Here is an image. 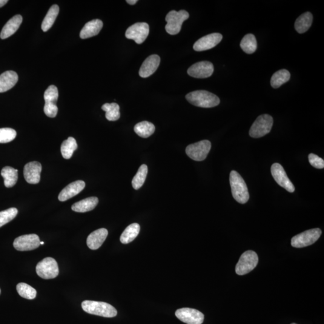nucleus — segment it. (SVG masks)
Returning <instances> with one entry per match:
<instances>
[{"mask_svg":"<svg viewBox=\"0 0 324 324\" xmlns=\"http://www.w3.org/2000/svg\"><path fill=\"white\" fill-rule=\"evenodd\" d=\"M188 101L197 107L210 108L216 107L220 99L214 94L205 90H197L189 93L186 96Z\"/></svg>","mask_w":324,"mask_h":324,"instance_id":"obj_1","label":"nucleus"},{"mask_svg":"<svg viewBox=\"0 0 324 324\" xmlns=\"http://www.w3.org/2000/svg\"><path fill=\"white\" fill-rule=\"evenodd\" d=\"M232 196L238 202L244 204L249 199L247 185L242 176L236 171H232L229 177Z\"/></svg>","mask_w":324,"mask_h":324,"instance_id":"obj_2","label":"nucleus"},{"mask_svg":"<svg viewBox=\"0 0 324 324\" xmlns=\"http://www.w3.org/2000/svg\"><path fill=\"white\" fill-rule=\"evenodd\" d=\"M82 308L89 314L105 318H113L117 315L116 309L105 302L85 300L82 303Z\"/></svg>","mask_w":324,"mask_h":324,"instance_id":"obj_3","label":"nucleus"},{"mask_svg":"<svg viewBox=\"0 0 324 324\" xmlns=\"http://www.w3.org/2000/svg\"><path fill=\"white\" fill-rule=\"evenodd\" d=\"M189 18L188 11L182 10L179 11L172 10L166 16L167 24L165 26L166 32L171 35H176L182 29L183 23Z\"/></svg>","mask_w":324,"mask_h":324,"instance_id":"obj_4","label":"nucleus"},{"mask_svg":"<svg viewBox=\"0 0 324 324\" xmlns=\"http://www.w3.org/2000/svg\"><path fill=\"white\" fill-rule=\"evenodd\" d=\"M273 125V117L268 114L261 115L252 125L249 134L254 138H259L270 132Z\"/></svg>","mask_w":324,"mask_h":324,"instance_id":"obj_5","label":"nucleus"},{"mask_svg":"<svg viewBox=\"0 0 324 324\" xmlns=\"http://www.w3.org/2000/svg\"><path fill=\"white\" fill-rule=\"evenodd\" d=\"M36 273L44 279H51L58 276L59 268L56 259L51 257L45 258L37 263Z\"/></svg>","mask_w":324,"mask_h":324,"instance_id":"obj_6","label":"nucleus"},{"mask_svg":"<svg viewBox=\"0 0 324 324\" xmlns=\"http://www.w3.org/2000/svg\"><path fill=\"white\" fill-rule=\"evenodd\" d=\"M321 234L322 231L320 228L309 229L292 238L291 245L292 247L296 248L307 247L316 242Z\"/></svg>","mask_w":324,"mask_h":324,"instance_id":"obj_7","label":"nucleus"},{"mask_svg":"<svg viewBox=\"0 0 324 324\" xmlns=\"http://www.w3.org/2000/svg\"><path fill=\"white\" fill-rule=\"evenodd\" d=\"M258 263V257L256 252L248 251L243 254L240 258L236 267V272L238 275L243 276L250 273L256 267Z\"/></svg>","mask_w":324,"mask_h":324,"instance_id":"obj_8","label":"nucleus"},{"mask_svg":"<svg viewBox=\"0 0 324 324\" xmlns=\"http://www.w3.org/2000/svg\"><path fill=\"white\" fill-rule=\"evenodd\" d=\"M211 148V142L208 140H203L188 145L186 153L191 159L200 162L206 158Z\"/></svg>","mask_w":324,"mask_h":324,"instance_id":"obj_9","label":"nucleus"},{"mask_svg":"<svg viewBox=\"0 0 324 324\" xmlns=\"http://www.w3.org/2000/svg\"><path fill=\"white\" fill-rule=\"evenodd\" d=\"M59 98L58 88L55 85H50L44 94L45 104L44 113L50 118H54L58 113V107L56 105Z\"/></svg>","mask_w":324,"mask_h":324,"instance_id":"obj_10","label":"nucleus"},{"mask_svg":"<svg viewBox=\"0 0 324 324\" xmlns=\"http://www.w3.org/2000/svg\"><path fill=\"white\" fill-rule=\"evenodd\" d=\"M149 30V25L147 23H136L128 28L126 37L129 39L133 40L137 44H141L147 38Z\"/></svg>","mask_w":324,"mask_h":324,"instance_id":"obj_11","label":"nucleus"},{"mask_svg":"<svg viewBox=\"0 0 324 324\" xmlns=\"http://www.w3.org/2000/svg\"><path fill=\"white\" fill-rule=\"evenodd\" d=\"M41 245L39 237L36 234L20 236L14 241L13 246L18 251H30L38 248Z\"/></svg>","mask_w":324,"mask_h":324,"instance_id":"obj_12","label":"nucleus"},{"mask_svg":"<svg viewBox=\"0 0 324 324\" xmlns=\"http://www.w3.org/2000/svg\"><path fill=\"white\" fill-rule=\"evenodd\" d=\"M176 316L182 322L187 324H202L204 315L196 309L182 308L176 312Z\"/></svg>","mask_w":324,"mask_h":324,"instance_id":"obj_13","label":"nucleus"},{"mask_svg":"<svg viewBox=\"0 0 324 324\" xmlns=\"http://www.w3.org/2000/svg\"><path fill=\"white\" fill-rule=\"evenodd\" d=\"M271 173L272 176L277 182V184L286 189L290 193H292L295 191V187L291 181L289 179V178L286 174L285 170H284L283 166L279 164V163H274L271 166Z\"/></svg>","mask_w":324,"mask_h":324,"instance_id":"obj_14","label":"nucleus"},{"mask_svg":"<svg viewBox=\"0 0 324 324\" xmlns=\"http://www.w3.org/2000/svg\"><path fill=\"white\" fill-rule=\"evenodd\" d=\"M213 72V65L211 62L206 61L196 63L188 70L189 75L199 79L210 77Z\"/></svg>","mask_w":324,"mask_h":324,"instance_id":"obj_15","label":"nucleus"},{"mask_svg":"<svg viewBox=\"0 0 324 324\" xmlns=\"http://www.w3.org/2000/svg\"><path fill=\"white\" fill-rule=\"evenodd\" d=\"M223 36L220 33H212L203 36L197 41L194 45V50L196 51H203L210 50L216 47L221 42Z\"/></svg>","mask_w":324,"mask_h":324,"instance_id":"obj_16","label":"nucleus"},{"mask_svg":"<svg viewBox=\"0 0 324 324\" xmlns=\"http://www.w3.org/2000/svg\"><path fill=\"white\" fill-rule=\"evenodd\" d=\"M42 165L38 162H31L26 164L24 168V176L30 184L36 185L41 180Z\"/></svg>","mask_w":324,"mask_h":324,"instance_id":"obj_17","label":"nucleus"},{"mask_svg":"<svg viewBox=\"0 0 324 324\" xmlns=\"http://www.w3.org/2000/svg\"><path fill=\"white\" fill-rule=\"evenodd\" d=\"M85 187V183L84 181L77 180L76 182L71 183L60 192L59 199L60 201L64 202L65 200L72 198L73 197L77 195V194L82 192Z\"/></svg>","mask_w":324,"mask_h":324,"instance_id":"obj_18","label":"nucleus"},{"mask_svg":"<svg viewBox=\"0 0 324 324\" xmlns=\"http://www.w3.org/2000/svg\"><path fill=\"white\" fill-rule=\"evenodd\" d=\"M160 58L157 55H151L142 63L139 71V76L142 77H148L153 74L159 67Z\"/></svg>","mask_w":324,"mask_h":324,"instance_id":"obj_19","label":"nucleus"},{"mask_svg":"<svg viewBox=\"0 0 324 324\" xmlns=\"http://www.w3.org/2000/svg\"><path fill=\"white\" fill-rule=\"evenodd\" d=\"M108 235L107 229L100 228L89 235L87 244L91 250H97L103 245Z\"/></svg>","mask_w":324,"mask_h":324,"instance_id":"obj_20","label":"nucleus"},{"mask_svg":"<svg viewBox=\"0 0 324 324\" xmlns=\"http://www.w3.org/2000/svg\"><path fill=\"white\" fill-rule=\"evenodd\" d=\"M18 81V75L15 71L8 70L0 74V93L10 90Z\"/></svg>","mask_w":324,"mask_h":324,"instance_id":"obj_21","label":"nucleus"},{"mask_svg":"<svg viewBox=\"0 0 324 324\" xmlns=\"http://www.w3.org/2000/svg\"><path fill=\"white\" fill-rule=\"evenodd\" d=\"M103 27V22L100 19H94L88 22L83 27L80 37L82 39L90 38L97 35Z\"/></svg>","mask_w":324,"mask_h":324,"instance_id":"obj_22","label":"nucleus"},{"mask_svg":"<svg viewBox=\"0 0 324 324\" xmlns=\"http://www.w3.org/2000/svg\"><path fill=\"white\" fill-rule=\"evenodd\" d=\"M22 22V17L21 15H17L14 16L12 18H11L6 24L4 26L1 30V34H0V37L1 39H5L8 38L13 34L16 33V31L18 30L20 25Z\"/></svg>","mask_w":324,"mask_h":324,"instance_id":"obj_23","label":"nucleus"},{"mask_svg":"<svg viewBox=\"0 0 324 324\" xmlns=\"http://www.w3.org/2000/svg\"><path fill=\"white\" fill-rule=\"evenodd\" d=\"M99 199L97 197H90L74 203L71 206V210L77 213H85L93 210L98 204Z\"/></svg>","mask_w":324,"mask_h":324,"instance_id":"obj_24","label":"nucleus"},{"mask_svg":"<svg viewBox=\"0 0 324 324\" xmlns=\"http://www.w3.org/2000/svg\"><path fill=\"white\" fill-rule=\"evenodd\" d=\"M313 22V15L311 12H306L300 16L295 22V28L298 33L303 34L308 31Z\"/></svg>","mask_w":324,"mask_h":324,"instance_id":"obj_25","label":"nucleus"},{"mask_svg":"<svg viewBox=\"0 0 324 324\" xmlns=\"http://www.w3.org/2000/svg\"><path fill=\"white\" fill-rule=\"evenodd\" d=\"M18 170L10 166H5L1 172V176L4 180V185L7 188L13 187L18 179Z\"/></svg>","mask_w":324,"mask_h":324,"instance_id":"obj_26","label":"nucleus"},{"mask_svg":"<svg viewBox=\"0 0 324 324\" xmlns=\"http://www.w3.org/2000/svg\"><path fill=\"white\" fill-rule=\"evenodd\" d=\"M140 226L136 223L129 225L120 237V242L123 244H128L136 239L139 233Z\"/></svg>","mask_w":324,"mask_h":324,"instance_id":"obj_27","label":"nucleus"},{"mask_svg":"<svg viewBox=\"0 0 324 324\" xmlns=\"http://www.w3.org/2000/svg\"><path fill=\"white\" fill-rule=\"evenodd\" d=\"M134 130L137 135L143 138H147L154 133L155 126L153 123L148 122H142L134 126Z\"/></svg>","mask_w":324,"mask_h":324,"instance_id":"obj_28","label":"nucleus"},{"mask_svg":"<svg viewBox=\"0 0 324 324\" xmlns=\"http://www.w3.org/2000/svg\"><path fill=\"white\" fill-rule=\"evenodd\" d=\"M59 7L58 5H53L48 11L42 24V29L44 32H47L55 22L57 16L59 13Z\"/></svg>","mask_w":324,"mask_h":324,"instance_id":"obj_29","label":"nucleus"},{"mask_svg":"<svg viewBox=\"0 0 324 324\" xmlns=\"http://www.w3.org/2000/svg\"><path fill=\"white\" fill-rule=\"evenodd\" d=\"M240 47L246 54H252L256 51L257 41L254 34H248L244 36L240 43Z\"/></svg>","mask_w":324,"mask_h":324,"instance_id":"obj_30","label":"nucleus"},{"mask_svg":"<svg viewBox=\"0 0 324 324\" xmlns=\"http://www.w3.org/2000/svg\"><path fill=\"white\" fill-rule=\"evenodd\" d=\"M291 74L286 69H282L273 74L271 79V85L274 88H278L290 79Z\"/></svg>","mask_w":324,"mask_h":324,"instance_id":"obj_31","label":"nucleus"},{"mask_svg":"<svg viewBox=\"0 0 324 324\" xmlns=\"http://www.w3.org/2000/svg\"><path fill=\"white\" fill-rule=\"evenodd\" d=\"M102 109L106 112L105 117L109 121H117L120 119V107L117 103H105L102 106Z\"/></svg>","mask_w":324,"mask_h":324,"instance_id":"obj_32","label":"nucleus"},{"mask_svg":"<svg viewBox=\"0 0 324 324\" xmlns=\"http://www.w3.org/2000/svg\"><path fill=\"white\" fill-rule=\"evenodd\" d=\"M77 148V145L75 139L73 137H68L67 140L62 143L61 152L63 157L65 159H69Z\"/></svg>","mask_w":324,"mask_h":324,"instance_id":"obj_33","label":"nucleus"},{"mask_svg":"<svg viewBox=\"0 0 324 324\" xmlns=\"http://www.w3.org/2000/svg\"><path fill=\"white\" fill-rule=\"evenodd\" d=\"M148 174V167L146 165H142L140 166V168L137 171L135 176L133 177L132 180V187L135 190H138L139 189L142 187L145 181L146 178H147Z\"/></svg>","mask_w":324,"mask_h":324,"instance_id":"obj_34","label":"nucleus"},{"mask_svg":"<svg viewBox=\"0 0 324 324\" xmlns=\"http://www.w3.org/2000/svg\"><path fill=\"white\" fill-rule=\"evenodd\" d=\"M16 290L20 296L28 300L35 299L37 291L35 289L25 283H19L16 286Z\"/></svg>","mask_w":324,"mask_h":324,"instance_id":"obj_35","label":"nucleus"},{"mask_svg":"<svg viewBox=\"0 0 324 324\" xmlns=\"http://www.w3.org/2000/svg\"><path fill=\"white\" fill-rule=\"evenodd\" d=\"M18 213L16 208H10L0 212V228L15 219Z\"/></svg>","mask_w":324,"mask_h":324,"instance_id":"obj_36","label":"nucleus"},{"mask_svg":"<svg viewBox=\"0 0 324 324\" xmlns=\"http://www.w3.org/2000/svg\"><path fill=\"white\" fill-rule=\"evenodd\" d=\"M16 131L11 128L0 129V143H8L12 141L16 136Z\"/></svg>","mask_w":324,"mask_h":324,"instance_id":"obj_37","label":"nucleus"},{"mask_svg":"<svg viewBox=\"0 0 324 324\" xmlns=\"http://www.w3.org/2000/svg\"><path fill=\"white\" fill-rule=\"evenodd\" d=\"M309 161L312 166L317 169L324 168V160L317 155L311 153L309 155Z\"/></svg>","mask_w":324,"mask_h":324,"instance_id":"obj_38","label":"nucleus"},{"mask_svg":"<svg viewBox=\"0 0 324 324\" xmlns=\"http://www.w3.org/2000/svg\"><path fill=\"white\" fill-rule=\"evenodd\" d=\"M7 0H0V7L4 6V5L7 3Z\"/></svg>","mask_w":324,"mask_h":324,"instance_id":"obj_39","label":"nucleus"},{"mask_svg":"<svg viewBox=\"0 0 324 324\" xmlns=\"http://www.w3.org/2000/svg\"><path fill=\"white\" fill-rule=\"evenodd\" d=\"M126 2H127L129 4L133 5L135 4L137 1V0H128V1H126Z\"/></svg>","mask_w":324,"mask_h":324,"instance_id":"obj_40","label":"nucleus"},{"mask_svg":"<svg viewBox=\"0 0 324 324\" xmlns=\"http://www.w3.org/2000/svg\"><path fill=\"white\" fill-rule=\"evenodd\" d=\"M44 242H41V245H44Z\"/></svg>","mask_w":324,"mask_h":324,"instance_id":"obj_41","label":"nucleus"},{"mask_svg":"<svg viewBox=\"0 0 324 324\" xmlns=\"http://www.w3.org/2000/svg\"><path fill=\"white\" fill-rule=\"evenodd\" d=\"M295 324V323H292V324Z\"/></svg>","mask_w":324,"mask_h":324,"instance_id":"obj_42","label":"nucleus"},{"mask_svg":"<svg viewBox=\"0 0 324 324\" xmlns=\"http://www.w3.org/2000/svg\"><path fill=\"white\" fill-rule=\"evenodd\" d=\"M0 294H1V289H0Z\"/></svg>","mask_w":324,"mask_h":324,"instance_id":"obj_43","label":"nucleus"}]
</instances>
